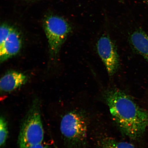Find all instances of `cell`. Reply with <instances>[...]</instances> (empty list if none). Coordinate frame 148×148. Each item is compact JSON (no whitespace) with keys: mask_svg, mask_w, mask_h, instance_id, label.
I'll return each mask as SVG.
<instances>
[{"mask_svg":"<svg viewBox=\"0 0 148 148\" xmlns=\"http://www.w3.org/2000/svg\"><path fill=\"white\" fill-rule=\"evenodd\" d=\"M103 97L113 119L121 132L132 140L141 138L148 126V111L119 89L105 90Z\"/></svg>","mask_w":148,"mask_h":148,"instance_id":"6da1fadb","label":"cell"},{"mask_svg":"<svg viewBox=\"0 0 148 148\" xmlns=\"http://www.w3.org/2000/svg\"><path fill=\"white\" fill-rule=\"evenodd\" d=\"M44 132L39 100L36 99L22 121L18 134L19 148H29L42 143Z\"/></svg>","mask_w":148,"mask_h":148,"instance_id":"7a4b0ae2","label":"cell"},{"mask_svg":"<svg viewBox=\"0 0 148 148\" xmlns=\"http://www.w3.org/2000/svg\"><path fill=\"white\" fill-rule=\"evenodd\" d=\"M60 130L66 145L77 148L85 143L87 136L88 124L85 114L79 111H72L61 120Z\"/></svg>","mask_w":148,"mask_h":148,"instance_id":"3957f363","label":"cell"},{"mask_svg":"<svg viewBox=\"0 0 148 148\" xmlns=\"http://www.w3.org/2000/svg\"><path fill=\"white\" fill-rule=\"evenodd\" d=\"M43 26L49 42L51 58L55 60L61 46L71 32V25L64 18L50 15L44 19Z\"/></svg>","mask_w":148,"mask_h":148,"instance_id":"277c9868","label":"cell"},{"mask_svg":"<svg viewBox=\"0 0 148 148\" xmlns=\"http://www.w3.org/2000/svg\"><path fill=\"white\" fill-rule=\"evenodd\" d=\"M97 50L98 54L106 68L110 76L117 71L120 62L119 55L115 43L107 34L102 35L97 40Z\"/></svg>","mask_w":148,"mask_h":148,"instance_id":"5b68a950","label":"cell"},{"mask_svg":"<svg viewBox=\"0 0 148 148\" xmlns=\"http://www.w3.org/2000/svg\"><path fill=\"white\" fill-rule=\"evenodd\" d=\"M22 38L17 29L12 27L10 34L4 42L0 46V62L1 63L17 55L21 50Z\"/></svg>","mask_w":148,"mask_h":148,"instance_id":"8992f818","label":"cell"},{"mask_svg":"<svg viewBox=\"0 0 148 148\" xmlns=\"http://www.w3.org/2000/svg\"><path fill=\"white\" fill-rule=\"evenodd\" d=\"M27 77L21 72H7L1 77L0 88L3 92H10L21 87L27 82Z\"/></svg>","mask_w":148,"mask_h":148,"instance_id":"52a82bcc","label":"cell"},{"mask_svg":"<svg viewBox=\"0 0 148 148\" xmlns=\"http://www.w3.org/2000/svg\"><path fill=\"white\" fill-rule=\"evenodd\" d=\"M129 42L135 52L148 62V36L143 29H137L129 35Z\"/></svg>","mask_w":148,"mask_h":148,"instance_id":"ba28073f","label":"cell"},{"mask_svg":"<svg viewBox=\"0 0 148 148\" xmlns=\"http://www.w3.org/2000/svg\"><path fill=\"white\" fill-rule=\"evenodd\" d=\"M99 148H136L132 144L120 142L110 138L103 139L100 142Z\"/></svg>","mask_w":148,"mask_h":148,"instance_id":"9c48e42d","label":"cell"},{"mask_svg":"<svg viewBox=\"0 0 148 148\" xmlns=\"http://www.w3.org/2000/svg\"><path fill=\"white\" fill-rule=\"evenodd\" d=\"M8 123L4 116H1L0 119V146L4 147L8 136Z\"/></svg>","mask_w":148,"mask_h":148,"instance_id":"30bf717a","label":"cell"},{"mask_svg":"<svg viewBox=\"0 0 148 148\" xmlns=\"http://www.w3.org/2000/svg\"><path fill=\"white\" fill-rule=\"evenodd\" d=\"M12 27L5 23L1 24L0 27V46L4 42L9 36Z\"/></svg>","mask_w":148,"mask_h":148,"instance_id":"8fae6325","label":"cell"},{"mask_svg":"<svg viewBox=\"0 0 148 148\" xmlns=\"http://www.w3.org/2000/svg\"><path fill=\"white\" fill-rule=\"evenodd\" d=\"M29 148H50L49 146L44 145L42 143L38 144L36 145L32 146Z\"/></svg>","mask_w":148,"mask_h":148,"instance_id":"7c38bea8","label":"cell"},{"mask_svg":"<svg viewBox=\"0 0 148 148\" xmlns=\"http://www.w3.org/2000/svg\"><path fill=\"white\" fill-rule=\"evenodd\" d=\"M144 1H145V2L147 3L148 5V0H144Z\"/></svg>","mask_w":148,"mask_h":148,"instance_id":"4fadbf2b","label":"cell"},{"mask_svg":"<svg viewBox=\"0 0 148 148\" xmlns=\"http://www.w3.org/2000/svg\"><path fill=\"white\" fill-rule=\"evenodd\" d=\"M53 146H54V147L55 148H57L56 145H55V144L54 143L53 144Z\"/></svg>","mask_w":148,"mask_h":148,"instance_id":"5bb4252c","label":"cell"}]
</instances>
